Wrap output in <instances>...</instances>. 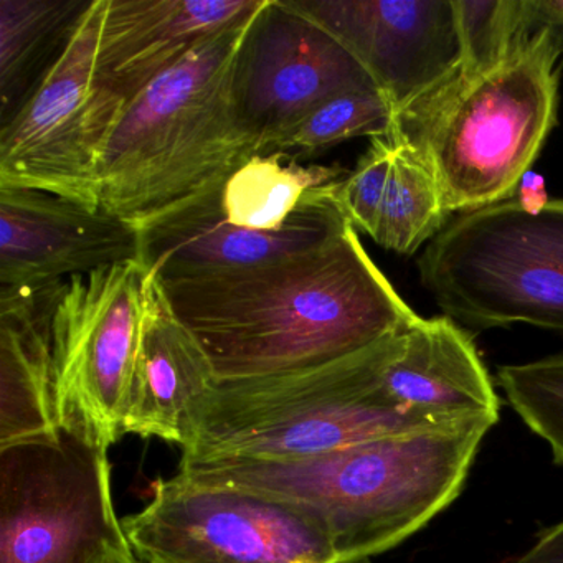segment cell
<instances>
[{
    "label": "cell",
    "mask_w": 563,
    "mask_h": 563,
    "mask_svg": "<svg viewBox=\"0 0 563 563\" xmlns=\"http://www.w3.org/2000/svg\"><path fill=\"white\" fill-rule=\"evenodd\" d=\"M512 199L517 200L520 207L526 209L527 212H539V210H542L543 207L550 202L545 190V179H543L540 174L533 173V170L530 169L529 173L520 179Z\"/></svg>",
    "instance_id": "27"
},
{
    "label": "cell",
    "mask_w": 563,
    "mask_h": 563,
    "mask_svg": "<svg viewBox=\"0 0 563 563\" xmlns=\"http://www.w3.org/2000/svg\"><path fill=\"white\" fill-rule=\"evenodd\" d=\"M418 273L453 321L563 331V199L533 213L514 199L457 213L428 243Z\"/></svg>",
    "instance_id": "6"
},
{
    "label": "cell",
    "mask_w": 563,
    "mask_h": 563,
    "mask_svg": "<svg viewBox=\"0 0 563 563\" xmlns=\"http://www.w3.org/2000/svg\"><path fill=\"white\" fill-rule=\"evenodd\" d=\"M147 275L137 262L65 279L52 316L62 424L110 450L140 357Z\"/></svg>",
    "instance_id": "9"
},
{
    "label": "cell",
    "mask_w": 563,
    "mask_h": 563,
    "mask_svg": "<svg viewBox=\"0 0 563 563\" xmlns=\"http://www.w3.org/2000/svg\"><path fill=\"white\" fill-rule=\"evenodd\" d=\"M375 88L354 55L289 0H263L233 70L236 118L256 154L275 153L282 137L324 101Z\"/></svg>",
    "instance_id": "11"
},
{
    "label": "cell",
    "mask_w": 563,
    "mask_h": 563,
    "mask_svg": "<svg viewBox=\"0 0 563 563\" xmlns=\"http://www.w3.org/2000/svg\"><path fill=\"white\" fill-rule=\"evenodd\" d=\"M507 563H563V519L537 533L536 540Z\"/></svg>",
    "instance_id": "26"
},
{
    "label": "cell",
    "mask_w": 563,
    "mask_h": 563,
    "mask_svg": "<svg viewBox=\"0 0 563 563\" xmlns=\"http://www.w3.org/2000/svg\"><path fill=\"white\" fill-rule=\"evenodd\" d=\"M497 385L520 420L549 444L553 461L563 464V354L504 365Z\"/></svg>",
    "instance_id": "23"
},
{
    "label": "cell",
    "mask_w": 563,
    "mask_h": 563,
    "mask_svg": "<svg viewBox=\"0 0 563 563\" xmlns=\"http://www.w3.org/2000/svg\"><path fill=\"white\" fill-rule=\"evenodd\" d=\"M253 14L197 44L124 107L98 157L101 209L143 222L256 156L233 103Z\"/></svg>",
    "instance_id": "3"
},
{
    "label": "cell",
    "mask_w": 563,
    "mask_h": 563,
    "mask_svg": "<svg viewBox=\"0 0 563 563\" xmlns=\"http://www.w3.org/2000/svg\"><path fill=\"white\" fill-rule=\"evenodd\" d=\"M219 384L209 355L147 278L140 357L123 417L124 434L183 444L196 405Z\"/></svg>",
    "instance_id": "17"
},
{
    "label": "cell",
    "mask_w": 563,
    "mask_h": 563,
    "mask_svg": "<svg viewBox=\"0 0 563 563\" xmlns=\"http://www.w3.org/2000/svg\"><path fill=\"white\" fill-rule=\"evenodd\" d=\"M490 418L375 438L308 460L180 461L177 473L311 514L338 563H362L410 539L463 489Z\"/></svg>",
    "instance_id": "2"
},
{
    "label": "cell",
    "mask_w": 563,
    "mask_h": 563,
    "mask_svg": "<svg viewBox=\"0 0 563 563\" xmlns=\"http://www.w3.org/2000/svg\"><path fill=\"white\" fill-rule=\"evenodd\" d=\"M522 37L545 34L563 55V0H519Z\"/></svg>",
    "instance_id": "25"
},
{
    "label": "cell",
    "mask_w": 563,
    "mask_h": 563,
    "mask_svg": "<svg viewBox=\"0 0 563 563\" xmlns=\"http://www.w3.org/2000/svg\"><path fill=\"white\" fill-rule=\"evenodd\" d=\"M137 563H338L321 523L292 504L180 476L124 517Z\"/></svg>",
    "instance_id": "8"
},
{
    "label": "cell",
    "mask_w": 563,
    "mask_h": 563,
    "mask_svg": "<svg viewBox=\"0 0 563 563\" xmlns=\"http://www.w3.org/2000/svg\"><path fill=\"white\" fill-rule=\"evenodd\" d=\"M136 227L103 209L21 187H0V288L54 285L137 262Z\"/></svg>",
    "instance_id": "15"
},
{
    "label": "cell",
    "mask_w": 563,
    "mask_h": 563,
    "mask_svg": "<svg viewBox=\"0 0 563 563\" xmlns=\"http://www.w3.org/2000/svg\"><path fill=\"white\" fill-rule=\"evenodd\" d=\"M395 110L380 90L338 95L302 118L276 144L275 153L312 156L354 137H384L394 126Z\"/></svg>",
    "instance_id": "22"
},
{
    "label": "cell",
    "mask_w": 563,
    "mask_h": 563,
    "mask_svg": "<svg viewBox=\"0 0 563 563\" xmlns=\"http://www.w3.org/2000/svg\"><path fill=\"white\" fill-rule=\"evenodd\" d=\"M388 140V137H387ZM394 144V163L372 240L400 255H413L446 225L440 189L423 161L405 144Z\"/></svg>",
    "instance_id": "21"
},
{
    "label": "cell",
    "mask_w": 563,
    "mask_h": 563,
    "mask_svg": "<svg viewBox=\"0 0 563 563\" xmlns=\"http://www.w3.org/2000/svg\"><path fill=\"white\" fill-rule=\"evenodd\" d=\"M62 283L0 288V448L62 427L52 347Z\"/></svg>",
    "instance_id": "18"
},
{
    "label": "cell",
    "mask_w": 563,
    "mask_h": 563,
    "mask_svg": "<svg viewBox=\"0 0 563 563\" xmlns=\"http://www.w3.org/2000/svg\"><path fill=\"white\" fill-rule=\"evenodd\" d=\"M107 0L85 9L51 67L0 130V187H21L101 209L95 67Z\"/></svg>",
    "instance_id": "10"
},
{
    "label": "cell",
    "mask_w": 563,
    "mask_h": 563,
    "mask_svg": "<svg viewBox=\"0 0 563 563\" xmlns=\"http://www.w3.org/2000/svg\"><path fill=\"white\" fill-rule=\"evenodd\" d=\"M95 563H137L131 553L130 545L110 547L101 553Z\"/></svg>",
    "instance_id": "28"
},
{
    "label": "cell",
    "mask_w": 563,
    "mask_h": 563,
    "mask_svg": "<svg viewBox=\"0 0 563 563\" xmlns=\"http://www.w3.org/2000/svg\"><path fill=\"white\" fill-rule=\"evenodd\" d=\"M394 153V144L387 137H372L371 147L338 186V200L349 222L368 236L377 223Z\"/></svg>",
    "instance_id": "24"
},
{
    "label": "cell",
    "mask_w": 563,
    "mask_h": 563,
    "mask_svg": "<svg viewBox=\"0 0 563 563\" xmlns=\"http://www.w3.org/2000/svg\"><path fill=\"white\" fill-rule=\"evenodd\" d=\"M262 2L107 0L95 67V117L101 140L151 81L200 42L250 18Z\"/></svg>",
    "instance_id": "14"
},
{
    "label": "cell",
    "mask_w": 563,
    "mask_h": 563,
    "mask_svg": "<svg viewBox=\"0 0 563 563\" xmlns=\"http://www.w3.org/2000/svg\"><path fill=\"white\" fill-rule=\"evenodd\" d=\"M562 57L533 35L493 64L457 65L395 114L385 137L423 161L448 216L512 199L555 126Z\"/></svg>",
    "instance_id": "4"
},
{
    "label": "cell",
    "mask_w": 563,
    "mask_h": 563,
    "mask_svg": "<svg viewBox=\"0 0 563 563\" xmlns=\"http://www.w3.org/2000/svg\"><path fill=\"white\" fill-rule=\"evenodd\" d=\"M159 285L219 382L321 367L401 334L420 319L352 225L309 252Z\"/></svg>",
    "instance_id": "1"
},
{
    "label": "cell",
    "mask_w": 563,
    "mask_h": 563,
    "mask_svg": "<svg viewBox=\"0 0 563 563\" xmlns=\"http://www.w3.org/2000/svg\"><path fill=\"white\" fill-rule=\"evenodd\" d=\"M286 154H256L223 184V217L252 232H275L292 219L312 190L344 179L338 166L285 164Z\"/></svg>",
    "instance_id": "19"
},
{
    "label": "cell",
    "mask_w": 563,
    "mask_h": 563,
    "mask_svg": "<svg viewBox=\"0 0 563 563\" xmlns=\"http://www.w3.org/2000/svg\"><path fill=\"white\" fill-rule=\"evenodd\" d=\"M108 451L68 424L0 448V563H95L128 545Z\"/></svg>",
    "instance_id": "7"
},
{
    "label": "cell",
    "mask_w": 563,
    "mask_h": 563,
    "mask_svg": "<svg viewBox=\"0 0 563 563\" xmlns=\"http://www.w3.org/2000/svg\"><path fill=\"white\" fill-rule=\"evenodd\" d=\"M90 2L0 0L2 123L24 103L32 75L57 45L64 47Z\"/></svg>",
    "instance_id": "20"
},
{
    "label": "cell",
    "mask_w": 563,
    "mask_h": 563,
    "mask_svg": "<svg viewBox=\"0 0 563 563\" xmlns=\"http://www.w3.org/2000/svg\"><path fill=\"white\" fill-rule=\"evenodd\" d=\"M391 400L427 424L499 420V397L473 339L448 316L418 319L385 368Z\"/></svg>",
    "instance_id": "16"
},
{
    "label": "cell",
    "mask_w": 563,
    "mask_h": 563,
    "mask_svg": "<svg viewBox=\"0 0 563 563\" xmlns=\"http://www.w3.org/2000/svg\"><path fill=\"white\" fill-rule=\"evenodd\" d=\"M405 332L298 374L219 382L190 413L180 461L308 460L438 427L401 410L385 388Z\"/></svg>",
    "instance_id": "5"
},
{
    "label": "cell",
    "mask_w": 563,
    "mask_h": 563,
    "mask_svg": "<svg viewBox=\"0 0 563 563\" xmlns=\"http://www.w3.org/2000/svg\"><path fill=\"white\" fill-rule=\"evenodd\" d=\"M225 180L133 223L140 236L137 263L147 278L173 282L275 262L325 245L351 227L338 200L342 179L312 190L275 232H252L227 222L220 207Z\"/></svg>",
    "instance_id": "12"
},
{
    "label": "cell",
    "mask_w": 563,
    "mask_h": 563,
    "mask_svg": "<svg viewBox=\"0 0 563 563\" xmlns=\"http://www.w3.org/2000/svg\"><path fill=\"white\" fill-rule=\"evenodd\" d=\"M338 38L395 114L461 64L454 0H289Z\"/></svg>",
    "instance_id": "13"
}]
</instances>
